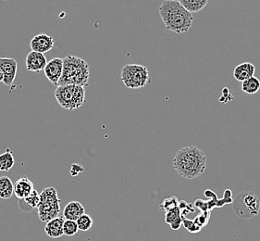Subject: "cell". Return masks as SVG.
Instances as JSON below:
<instances>
[{"instance_id":"cell-15","label":"cell","mask_w":260,"mask_h":241,"mask_svg":"<svg viewBox=\"0 0 260 241\" xmlns=\"http://www.w3.org/2000/svg\"><path fill=\"white\" fill-rule=\"evenodd\" d=\"M85 214V209L79 201H71L63 210V217L66 220L76 221Z\"/></svg>"},{"instance_id":"cell-21","label":"cell","mask_w":260,"mask_h":241,"mask_svg":"<svg viewBox=\"0 0 260 241\" xmlns=\"http://www.w3.org/2000/svg\"><path fill=\"white\" fill-rule=\"evenodd\" d=\"M76 223H77L79 230L86 232L92 228L94 221L90 215L84 214L81 217H79L78 219L76 220Z\"/></svg>"},{"instance_id":"cell-2","label":"cell","mask_w":260,"mask_h":241,"mask_svg":"<svg viewBox=\"0 0 260 241\" xmlns=\"http://www.w3.org/2000/svg\"><path fill=\"white\" fill-rule=\"evenodd\" d=\"M158 11L164 25L169 31L181 35L189 31L192 27L193 16L177 0H166L162 2Z\"/></svg>"},{"instance_id":"cell-16","label":"cell","mask_w":260,"mask_h":241,"mask_svg":"<svg viewBox=\"0 0 260 241\" xmlns=\"http://www.w3.org/2000/svg\"><path fill=\"white\" fill-rule=\"evenodd\" d=\"M178 2L191 13L202 11L208 5V0H177Z\"/></svg>"},{"instance_id":"cell-8","label":"cell","mask_w":260,"mask_h":241,"mask_svg":"<svg viewBox=\"0 0 260 241\" xmlns=\"http://www.w3.org/2000/svg\"><path fill=\"white\" fill-rule=\"evenodd\" d=\"M55 45V40L51 36L47 34H38L36 37L31 38L30 47L31 48V51L36 52L45 53L48 52L52 49Z\"/></svg>"},{"instance_id":"cell-22","label":"cell","mask_w":260,"mask_h":241,"mask_svg":"<svg viewBox=\"0 0 260 241\" xmlns=\"http://www.w3.org/2000/svg\"><path fill=\"white\" fill-rule=\"evenodd\" d=\"M78 226L76 221L65 220L63 224V233L65 236H72L78 233Z\"/></svg>"},{"instance_id":"cell-3","label":"cell","mask_w":260,"mask_h":241,"mask_svg":"<svg viewBox=\"0 0 260 241\" xmlns=\"http://www.w3.org/2000/svg\"><path fill=\"white\" fill-rule=\"evenodd\" d=\"M90 68L88 63L73 55H67L63 58L62 75L57 86L75 84L80 86L88 85Z\"/></svg>"},{"instance_id":"cell-6","label":"cell","mask_w":260,"mask_h":241,"mask_svg":"<svg viewBox=\"0 0 260 241\" xmlns=\"http://www.w3.org/2000/svg\"><path fill=\"white\" fill-rule=\"evenodd\" d=\"M120 78L127 88L139 89L149 82V72L146 66L139 64H127L121 69Z\"/></svg>"},{"instance_id":"cell-19","label":"cell","mask_w":260,"mask_h":241,"mask_svg":"<svg viewBox=\"0 0 260 241\" xmlns=\"http://www.w3.org/2000/svg\"><path fill=\"white\" fill-rule=\"evenodd\" d=\"M14 163H15V160L12 152L10 148H7L6 152L0 155V171L9 172L11 168L13 167Z\"/></svg>"},{"instance_id":"cell-17","label":"cell","mask_w":260,"mask_h":241,"mask_svg":"<svg viewBox=\"0 0 260 241\" xmlns=\"http://www.w3.org/2000/svg\"><path fill=\"white\" fill-rule=\"evenodd\" d=\"M14 185L8 176L0 177V198L3 199H11L13 194Z\"/></svg>"},{"instance_id":"cell-10","label":"cell","mask_w":260,"mask_h":241,"mask_svg":"<svg viewBox=\"0 0 260 241\" xmlns=\"http://www.w3.org/2000/svg\"><path fill=\"white\" fill-rule=\"evenodd\" d=\"M18 63L12 58H0V70L4 74L3 83L7 86H11L17 74Z\"/></svg>"},{"instance_id":"cell-24","label":"cell","mask_w":260,"mask_h":241,"mask_svg":"<svg viewBox=\"0 0 260 241\" xmlns=\"http://www.w3.org/2000/svg\"><path fill=\"white\" fill-rule=\"evenodd\" d=\"M3 80H4V74L2 73V71L0 70V83H3Z\"/></svg>"},{"instance_id":"cell-13","label":"cell","mask_w":260,"mask_h":241,"mask_svg":"<svg viewBox=\"0 0 260 241\" xmlns=\"http://www.w3.org/2000/svg\"><path fill=\"white\" fill-rule=\"evenodd\" d=\"M255 67L251 63H241L237 65L234 71V78L238 82H244L245 80L255 76Z\"/></svg>"},{"instance_id":"cell-9","label":"cell","mask_w":260,"mask_h":241,"mask_svg":"<svg viewBox=\"0 0 260 241\" xmlns=\"http://www.w3.org/2000/svg\"><path fill=\"white\" fill-rule=\"evenodd\" d=\"M62 71L63 58H52L47 63L46 67L44 69L47 80L56 86H57L58 81L62 75Z\"/></svg>"},{"instance_id":"cell-23","label":"cell","mask_w":260,"mask_h":241,"mask_svg":"<svg viewBox=\"0 0 260 241\" xmlns=\"http://www.w3.org/2000/svg\"><path fill=\"white\" fill-rule=\"evenodd\" d=\"M22 200L25 201L27 206H29L31 209H35L38 207L39 202H40V194L35 189L31 194Z\"/></svg>"},{"instance_id":"cell-11","label":"cell","mask_w":260,"mask_h":241,"mask_svg":"<svg viewBox=\"0 0 260 241\" xmlns=\"http://www.w3.org/2000/svg\"><path fill=\"white\" fill-rule=\"evenodd\" d=\"M47 63V58L42 53L31 51L27 55L26 68L30 72L40 73L41 71H44Z\"/></svg>"},{"instance_id":"cell-14","label":"cell","mask_w":260,"mask_h":241,"mask_svg":"<svg viewBox=\"0 0 260 241\" xmlns=\"http://www.w3.org/2000/svg\"><path fill=\"white\" fill-rule=\"evenodd\" d=\"M64 217H56L52 220L47 222L45 226L46 234L51 238H58L64 235L63 233V224H64Z\"/></svg>"},{"instance_id":"cell-18","label":"cell","mask_w":260,"mask_h":241,"mask_svg":"<svg viewBox=\"0 0 260 241\" xmlns=\"http://www.w3.org/2000/svg\"><path fill=\"white\" fill-rule=\"evenodd\" d=\"M260 89L259 79L255 76H252L245 80L242 84V91L246 94L254 95L257 93Z\"/></svg>"},{"instance_id":"cell-4","label":"cell","mask_w":260,"mask_h":241,"mask_svg":"<svg viewBox=\"0 0 260 241\" xmlns=\"http://www.w3.org/2000/svg\"><path fill=\"white\" fill-rule=\"evenodd\" d=\"M55 98L65 110H76L85 102V89L83 86L75 84L57 86Z\"/></svg>"},{"instance_id":"cell-7","label":"cell","mask_w":260,"mask_h":241,"mask_svg":"<svg viewBox=\"0 0 260 241\" xmlns=\"http://www.w3.org/2000/svg\"><path fill=\"white\" fill-rule=\"evenodd\" d=\"M259 203V199L254 193H241L234 201V213L243 218L253 217L258 214Z\"/></svg>"},{"instance_id":"cell-12","label":"cell","mask_w":260,"mask_h":241,"mask_svg":"<svg viewBox=\"0 0 260 241\" xmlns=\"http://www.w3.org/2000/svg\"><path fill=\"white\" fill-rule=\"evenodd\" d=\"M35 190V185L31 180L27 177H21L14 184L13 194H15L18 199H24Z\"/></svg>"},{"instance_id":"cell-1","label":"cell","mask_w":260,"mask_h":241,"mask_svg":"<svg viewBox=\"0 0 260 241\" xmlns=\"http://www.w3.org/2000/svg\"><path fill=\"white\" fill-rule=\"evenodd\" d=\"M173 167L183 178L194 179L203 174L207 167V157L196 146H187L179 149L174 159Z\"/></svg>"},{"instance_id":"cell-20","label":"cell","mask_w":260,"mask_h":241,"mask_svg":"<svg viewBox=\"0 0 260 241\" xmlns=\"http://www.w3.org/2000/svg\"><path fill=\"white\" fill-rule=\"evenodd\" d=\"M165 220L166 223L172 226V229L177 230L180 228V226L182 224V219L180 217V210H178L177 207L167 212Z\"/></svg>"},{"instance_id":"cell-5","label":"cell","mask_w":260,"mask_h":241,"mask_svg":"<svg viewBox=\"0 0 260 241\" xmlns=\"http://www.w3.org/2000/svg\"><path fill=\"white\" fill-rule=\"evenodd\" d=\"M37 209L38 217L42 222L47 223L57 217L60 212V199L57 197V189L53 187L44 189Z\"/></svg>"}]
</instances>
